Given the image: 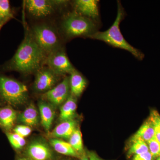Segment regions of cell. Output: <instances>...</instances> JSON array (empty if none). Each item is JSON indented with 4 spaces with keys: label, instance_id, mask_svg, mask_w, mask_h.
<instances>
[{
    "label": "cell",
    "instance_id": "cell-1",
    "mask_svg": "<svg viewBox=\"0 0 160 160\" xmlns=\"http://www.w3.org/2000/svg\"><path fill=\"white\" fill-rule=\"evenodd\" d=\"M47 54L36 42L31 31L26 30L25 37L9 64L10 69L23 73H36L46 63Z\"/></svg>",
    "mask_w": 160,
    "mask_h": 160
},
{
    "label": "cell",
    "instance_id": "cell-2",
    "mask_svg": "<svg viewBox=\"0 0 160 160\" xmlns=\"http://www.w3.org/2000/svg\"><path fill=\"white\" fill-rule=\"evenodd\" d=\"M125 9L121 2L118 1L117 15L112 25L106 31L96 32L89 38L102 41L112 47L126 50L137 59L142 60L145 57L143 52L129 44L120 30V23L125 18Z\"/></svg>",
    "mask_w": 160,
    "mask_h": 160
},
{
    "label": "cell",
    "instance_id": "cell-3",
    "mask_svg": "<svg viewBox=\"0 0 160 160\" xmlns=\"http://www.w3.org/2000/svg\"><path fill=\"white\" fill-rule=\"evenodd\" d=\"M62 29L68 38H89L98 31L96 22L75 11L66 14L62 23Z\"/></svg>",
    "mask_w": 160,
    "mask_h": 160
},
{
    "label": "cell",
    "instance_id": "cell-4",
    "mask_svg": "<svg viewBox=\"0 0 160 160\" xmlns=\"http://www.w3.org/2000/svg\"><path fill=\"white\" fill-rule=\"evenodd\" d=\"M0 96L6 102L15 106L24 105L29 98L25 84L5 76H0Z\"/></svg>",
    "mask_w": 160,
    "mask_h": 160
},
{
    "label": "cell",
    "instance_id": "cell-5",
    "mask_svg": "<svg viewBox=\"0 0 160 160\" xmlns=\"http://www.w3.org/2000/svg\"><path fill=\"white\" fill-rule=\"evenodd\" d=\"M30 31L36 42L47 55L61 49L59 36L52 26L47 24H38Z\"/></svg>",
    "mask_w": 160,
    "mask_h": 160
},
{
    "label": "cell",
    "instance_id": "cell-6",
    "mask_svg": "<svg viewBox=\"0 0 160 160\" xmlns=\"http://www.w3.org/2000/svg\"><path fill=\"white\" fill-rule=\"evenodd\" d=\"M66 1L27 0L25 7L29 14L35 18H44L51 15L58 6L65 5Z\"/></svg>",
    "mask_w": 160,
    "mask_h": 160
},
{
    "label": "cell",
    "instance_id": "cell-7",
    "mask_svg": "<svg viewBox=\"0 0 160 160\" xmlns=\"http://www.w3.org/2000/svg\"><path fill=\"white\" fill-rule=\"evenodd\" d=\"M45 64L60 76L70 74L76 70L62 48L48 54Z\"/></svg>",
    "mask_w": 160,
    "mask_h": 160
},
{
    "label": "cell",
    "instance_id": "cell-8",
    "mask_svg": "<svg viewBox=\"0 0 160 160\" xmlns=\"http://www.w3.org/2000/svg\"><path fill=\"white\" fill-rule=\"evenodd\" d=\"M61 77L48 66H43L36 72L33 89L36 92L45 93L56 86Z\"/></svg>",
    "mask_w": 160,
    "mask_h": 160
},
{
    "label": "cell",
    "instance_id": "cell-9",
    "mask_svg": "<svg viewBox=\"0 0 160 160\" xmlns=\"http://www.w3.org/2000/svg\"><path fill=\"white\" fill-rule=\"evenodd\" d=\"M71 94L69 77H66L53 88L43 95L44 101L53 106L62 105Z\"/></svg>",
    "mask_w": 160,
    "mask_h": 160
},
{
    "label": "cell",
    "instance_id": "cell-10",
    "mask_svg": "<svg viewBox=\"0 0 160 160\" xmlns=\"http://www.w3.org/2000/svg\"><path fill=\"white\" fill-rule=\"evenodd\" d=\"M26 157L31 160H53L52 149L46 142L41 140L33 141L27 146Z\"/></svg>",
    "mask_w": 160,
    "mask_h": 160
},
{
    "label": "cell",
    "instance_id": "cell-11",
    "mask_svg": "<svg viewBox=\"0 0 160 160\" xmlns=\"http://www.w3.org/2000/svg\"><path fill=\"white\" fill-rule=\"evenodd\" d=\"M97 0H76L73 2L74 11L96 22L99 17Z\"/></svg>",
    "mask_w": 160,
    "mask_h": 160
},
{
    "label": "cell",
    "instance_id": "cell-12",
    "mask_svg": "<svg viewBox=\"0 0 160 160\" xmlns=\"http://www.w3.org/2000/svg\"><path fill=\"white\" fill-rule=\"evenodd\" d=\"M53 106L45 101H40L38 103L40 121L43 128L48 132L51 128L55 114Z\"/></svg>",
    "mask_w": 160,
    "mask_h": 160
},
{
    "label": "cell",
    "instance_id": "cell-13",
    "mask_svg": "<svg viewBox=\"0 0 160 160\" xmlns=\"http://www.w3.org/2000/svg\"><path fill=\"white\" fill-rule=\"evenodd\" d=\"M77 122L74 120L61 122L49 133L52 138L69 139L77 129Z\"/></svg>",
    "mask_w": 160,
    "mask_h": 160
},
{
    "label": "cell",
    "instance_id": "cell-14",
    "mask_svg": "<svg viewBox=\"0 0 160 160\" xmlns=\"http://www.w3.org/2000/svg\"><path fill=\"white\" fill-rule=\"evenodd\" d=\"M18 120L23 125L29 127L37 126L40 120V114L33 103H30L18 117Z\"/></svg>",
    "mask_w": 160,
    "mask_h": 160
},
{
    "label": "cell",
    "instance_id": "cell-15",
    "mask_svg": "<svg viewBox=\"0 0 160 160\" xmlns=\"http://www.w3.org/2000/svg\"><path fill=\"white\" fill-rule=\"evenodd\" d=\"M76 97L70 94L69 97L61 107L59 120L63 122L74 120L76 113Z\"/></svg>",
    "mask_w": 160,
    "mask_h": 160
},
{
    "label": "cell",
    "instance_id": "cell-16",
    "mask_svg": "<svg viewBox=\"0 0 160 160\" xmlns=\"http://www.w3.org/2000/svg\"><path fill=\"white\" fill-rule=\"evenodd\" d=\"M69 78L71 94L75 97H79L85 90L87 81L76 69L70 74Z\"/></svg>",
    "mask_w": 160,
    "mask_h": 160
},
{
    "label": "cell",
    "instance_id": "cell-17",
    "mask_svg": "<svg viewBox=\"0 0 160 160\" xmlns=\"http://www.w3.org/2000/svg\"><path fill=\"white\" fill-rule=\"evenodd\" d=\"M155 137L154 126L150 117L145 122L132 138L131 142L141 139L146 143Z\"/></svg>",
    "mask_w": 160,
    "mask_h": 160
},
{
    "label": "cell",
    "instance_id": "cell-18",
    "mask_svg": "<svg viewBox=\"0 0 160 160\" xmlns=\"http://www.w3.org/2000/svg\"><path fill=\"white\" fill-rule=\"evenodd\" d=\"M49 143L55 151L60 154L79 158L82 156L73 149L69 142L58 138H52L49 140Z\"/></svg>",
    "mask_w": 160,
    "mask_h": 160
},
{
    "label": "cell",
    "instance_id": "cell-19",
    "mask_svg": "<svg viewBox=\"0 0 160 160\" xmlns=\"http://www.w3.org/2000/svg\"><path fill=\"white\" fill-rule=\"evenodd\" d=\"M17 118L16 112L10 107L0 109V124L6 129H10Z\"/></svg>",
    "mask_w": 160,
    "mask_h": 160
},
{
    "label": "cell",
    "instance_id": "cell-20",
    "mask_svg": "<svg viewBox=\"0 0 160 160\" xmlns=\"http://www.w3.org/2000/svg\"><path fill=\"white\" fill-rule=\"evenodd\" d=\"M69 143L72 147L81 156L85 152L83 147L82 135L79 129L77 128L69 138Z\"/></svg>",
    "mask_w": 160,
    "mask_h": 160
},
{
    "label": "cell",
    "instance_id": "cell-21",
    "mask_svg": "<svg viewBox=\"0 0 160 160\" xmlns=\"http://www.w3.org/2000/svg\"><path fill=\"white\" fill-rule=\"evenodd\" d=\"M132 145L128 151L129 155L142 154L149 151L147 143L141 139L135 140L131 142Z\"/></svg>",
    "mask_w": 160,
    "mask_h": 160
},
{
    "label": "cell",
    "instance_id": "cell-22",
    "mask_svg": "<svg viewBox=\"0 0 160 160\" xmlns=\"http://www.w3.org/2000/svg\"><path fill=\"white\" fill-rule=\"evenodd\" d=\"M13 18L8 0H0V23L6 24Z\"/></svg>",
    "mask_w": 160,
    "mask_h": 160
},
{
    "label": "cell",
    "instance_id": "cell-23",
    "mask_svg": "<svg viewBox=\"0 0 160 160\" xmlns=\"http://www.w3.org/2000/svg\"><path fill=\"white\" fill-rule=\"evenodd\" d=\"M7 136L12 146L17 149L23 148L26 144L25 138L22 137L15 133H7Z\"/></svg>",
    "mask_w": 160,
    "mask_h": 160
},
{
    "label": "cell",
    "instance_id": "cell-24",
    "mask_svg": "<svg viewBox=\"0 0 160 160\" xmlns=\"http://www.w3.org/2000/svg\"><path fill=\"white\" fill-rule=\"evenodd\" d=\"M149 151L152 158H158L160 156V143L158 142L155 138L149 140L147 142Z\"/></svg>",
    "mask_w": 160,
    "mask_h": 160
},
{
    "label": "cell",
    "instance_id": "cell-25",
    "mask_svg": "<svg viewBox=\"0 0 160 160\" xmlns=\"http://www.w3.org/2000/svg\"><path fill=\"white\" fill-rule=\"evenodd\" d=\"M159 113L153 110L151 112V118L154 126L155 138L160 143V122L158 119Z\"/></svg>",
    "mask_w": 160,
    "mask_h": 160
},
{
    "label": "cell",
    "instance_id": "cell-26",
    "mask_svg": "<svg viewBox=\"0 0 160 160\" xmlns=\"http://www.w3.org/2000/svg\"><path fill=\"white\" fill-rule=\"evenodd\" d=\"M14 133H16L23 138L28 136L31 133V127L26 125H22L17 126L14 129Z\"/></svg>",
    "mask_w": 160,
    "mask_h": 160
},
{
    "label": "cell",
    "instance_id": "cell-27",
    "mask_svg": "<svg viewBox=\"0 0 160 160\" xmlns=\"http://www.w3.org/2000/svg\"><path fill=\"white\" fill-rule=\"evenodd\" d=\"M152 158L150 152L148 151L142 154L134 155L132 160H152Z\"/></svg>",
    "mask_w": 160,
    "mask_h": 160
},
{
    "label": "cell",
    "instance_id": "cell-28",
    "mask_svg": "<svg viewBox=\"0 0 160 160\" xmlns=\"http://www.w3.org/2000/svg\"><path fill=\"white\" fill-rule=\"evenodd\" d=\"M89 160H104L100 158L98 156L93 152H88Z\"/></svg>",
    "mask_w": 160,
    "mask_h": 160
},
{
    "label": "cell",
    "instance_id": "cell-29",
    "mask_svg": "<svg viewBox=\"0 0 160 160\" xmlns=\"http://www.w3.org/2000/svg\"><path fill=\"white\" fill-rule=\"evenodd\" d=\"M80 160H89V157H88V154H86V152H84L81 158H80Z\"/></svg>",
    "mask_w": 160,
    "mask_h": 160
},
{
    "label": "cell",
    "instance_id": "cell-30",
    "mask_svg": "<svg viewBox=\"0 0 160 160\" xmlns=\"http://www.w3.org/2000/svg\"><path fill=\"white\" fill-rule=\"evenodd\" d=\"M17 160H31L29 158L26 157H21L18 158Z\"/></svg>",
    "mask_w": 160,
    "mask_h": 160
},
{
    "label": "cell",
    "instance_id": "cell-31",
    "mask_svg": "<svg viewBox=\"0 0 160 160\" xmlns=\"http://www.w3.org/2000/svg\"><path fill=\"white\" fill-rule=\"evenodd\" d=\"M4 25H5V24H4V23H0V30H1L2 27V26H4Z\"/></svg>",
    "mask_w": 160,
    "mask_h": 160
},
{
    "label": "cell",
    "instance_id": "cell-32",
    "mask_svg": "<svg viewBox=\"0 0 160 160\" xmlns=\"http://www.w3.org/2000/svg\"><path fill=\"white\" fill-rule=\"evenodd\" d=\"M156 160H160V156L158 157L157 158V159Z\"/></svg>",
    "mask_w": 160,
    "mask_h": 160
},
{
    "label": "cell",
    "instance_id": "cell-33",
    "mask_svg": "<svg viewBox=\"0 0 160 160\" xmlns=\"http://www.w3.org/2000/svg\"><path fill=\"white\" fill-rule=\"evenodd\" d=\"M158 119H159V122H160V115L159 114V115H158Z\"/></svg>",
    "mask_w": 160,
    "mask_h": 160
},
{
    "label": "cell",
    "instance_id": "cell-34",
    "mask_svg": "<svg viewBox=\"0 0 160 160\" xmlns=\"http://www.w3.org/2000/svg\"><path fill=\"white\" fill-rule=\"evenodd\" d=\"M69 160L67 159H62V160Z\"/></svg>",
    "mask_w": 160,
    "mask_h": 160
}]
</instances>
